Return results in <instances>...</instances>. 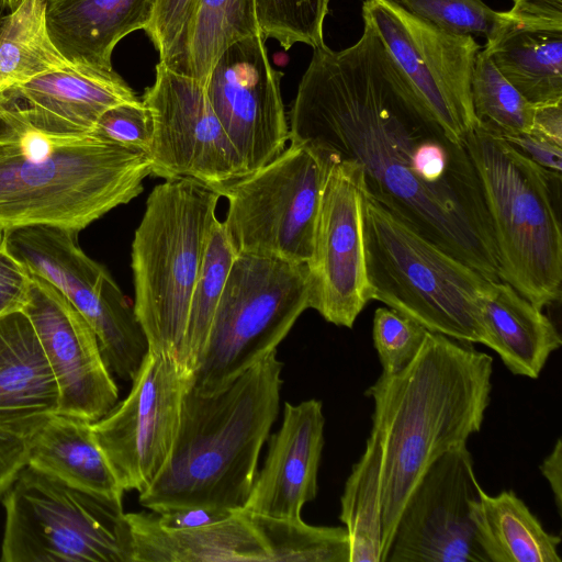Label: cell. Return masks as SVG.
I'll use <instances>...</instances> for the list:
<instances>
[{"instance_id": "e575fe53", "label": "cell", "mask_w": 562, "mask_h": 562, "mask_svg": "<svg viewBox=\"0 0 562 562\" xmlns=\"http://www.w3.org/2000/svg\"><path fill=\"white\" fill-rule=\"evenodd\" d=\"M428 330L391 307H378L372 338L382 373L394 374L407 367L419 352Z\"/></svg>"}, {"instance_id": "8fae6325", "label": "cell", "mask_w": 562, "mask_h": 562, "mask_svg": "<svg viewBox=\"0 0 562 562\" xmlns=\"http://www.w3.org/2000/svg\"><path fill=\"white\" fill-rule=\"evenodd\" d=\"M75 231L46 225L4 231V246L29 271L58 289L94 331L111 372L132 381L148 352L134 307L104 266L91 259Z\"/></svg>"}, {"instance_id": "d590c367", "label": "cell", "mask_w": 562, "mask_h": 562, "mask_svg": "<svg viewBox=\"0 0 562 562\" xmlns=\"http://www.w3.org/2000/svg\"><path fill=\"white\" fill-rule=\"evenodd\" d=\"M91 134L148 155L151 140L149 110L139 99L114 105L99 117Z\"/></svg>"}, {"instance_id": "7bdbcfd3", "label": "cell", "mask_w": 562, "mask_h": 562, "mask_svg": "<svg viewBox=\"0 0 562 562\" xmlns=\"http://www.w3.org/2000/svg\"><path fill=\"white\" fill-rule=\"evenodd\" d=\"M530 132L562 146V101L533 105Z\"/></svg>"}, {"instance_id": "3957f363", "label": "cell", "mask_w": 562, "mask_h": 562, "mask_svg": "<svg viewBox=\"0 0 562 562\" xmlns=\"http://www.w3.org/2000/svg\"><path fill=\"white\" fill-rule=\"evenodd\" d=\"M151 175L149 156L92 134L34 126L0 95V227L46 225L79 233L131 202Z\"/></svg>"}, {"instance_id": "d6986e66", "label": "cell", "mask_w": 562, "mask_h": 562, "mask_svg": "<svg viewBox=\"0 0 562 562\" xmlns=\"http://www.w3.org/2000/svg\"><path fill=\"white\" fill-rule=\"evenodd\" d=\"M29 297L23 312L29 317L54 373L59 406L57 413L94 423L119 401L94 331L80 312L52 283L31 271Z\"/></svg>"}, {"instance_id": "603a6c76", "label": "cell", "mask_w": 562, "mask_h": 562, "mask_svg": "<svg viewBox=\"0 0 562 562\" xmlns=\"http://www.w3.org/2000/svg\"><path fill=\"white\" fill-rule=\"evenodd\" d=\"M155 0H46L50 36L74 64L113 69L115 46L146 30Z\"/></svg>"}, {"instance_id": "4fadbf2b", "label": "cell", "mask_w": 562, "mask_h": 562, "mask_svg": "<svg viewBox=\"0 0 562 562\" xmlns=\"http://www.w3.org/2000/svg\"><path fill=\"white\" fill-rule=\"evenodd\" d=\"M142 101L151 119V175L193 179L216 192L246 175L205 83L159 60Z\"/></svg>"}, {"instance_id": "5bb4252c", "label": "cell", "mask_w": 562, "mask_h": 562, "mask_svg": "<svg viewBox=\"0 0 562 562\" xmlns=\"http://www.w3.org/2000/svg\"><path fill=\"white\" fill-rule=\"evenodd\" d=\"M362 18L378 31L447 136L463 144L477 125L471 97L480 52L474 37L442 30L395 0H366Z\"/></svg>"}, {"instance_id": "ba28073f", "label": "cell", "mask_w": 562, "mask_h": 562, "mask_svg": "<svg viewBox=\"0 0 562 562\" xmlns=\"http://www.w3.org/2000/svg\"><path fill=\"white\" fill-rule=\"evenodd\" d=\"M3 506L2 562H134L120 503L26 465Z\"/></svg>"}, {"instance_id": "44dd1931", "label": "cell", "mask_w": 562, "mask_h": 562, "mask_svg": "<svg viewBox=\"0 0 562 562\" xmlns=\"http://www.w3.org/2000/svg\"><path fill=\"white\" fill-rule=\"evenodd\" d=\"M7 94L37 128L56 134H91L110 108L138 100L113 69L83 64L40 76Z\"/></svg>"}, {"instance_id": "ac0fdd59", "label": "cell", "mask_w": 562, "mask_h": 562, "mask_svg": "<svg viewBox=\"0 0 562 562\" xmlns=\"http://www.w3.org/2000/svg\"><path fill=\"white\" fill-rule=\"evenodd\" d=\"M265 42L258 34L233 43L205 82L210 103L246 175L274 159L289 140L280 90L283 74L270 64Z\"/></svg>"}, {"instance_id": "30bf717a", "label": "cell", "mask_w": 562, "mask_h": 562, "mask_svg": "<svg viewBox=\"0 0 562 562\" xmlns=\"http://www.w3.org/2000/svg\"><path fill=\"white\" fill-rule=\"evenodd\" d=\"M326 162L290 142L270 162L223 187L225 231L237 254L307 263Z\"/></svg>"}, {"instance_id": "9c48e42d", "label": "cell", "mask_w": 562, "mask_h": 562, "mask_svg": "<svg viewBox=\"0 0 562 562\" xmlns=\"http://www.w3.org/2000/svg\"><path fill=\"white\" fill-rule=\"evenodd\" d=\"M310 294L307 263L237 254L191 387L202 394L221 390L277 350L310 308Z\"/></svg>"}, {"instance_id": "9a60e30c", "label": "cell", "mask_w": 562, "mask_h": 562, "mask_svg": "<svg viewBox=\"0 0 562 562\" xmlns=\"http://www.w3.org/2000/svg\"><path fill=\"white\" fill-rule=\"evenodd\" d=\"M192 374L168 356L149 351L128 395L92 423L94 438L125 491H145L166 464Z\"/></svg>"}, {"instance_id": "e0dca14e", "label": "cell", "mask_w": 562, "mask_h": 562, "mask_svg": "<svg viewBox=\"0 0 562 562\" xmlns=\"http://www.w3.org/2000/svg\"><path fill=\"white\" fill-rule=\"evenodd\" d=\"M481 490L467 443L442 453L408 495L384 562H487L472 519Z\"/></svg>"}, {"instance_id": "484cf974", "label": "cell", "mask_w": 562, "mask_h": 562, "mask_svg": "<svg viewBox=\"0 0 562 562\" xmlns=\"http://www.w3.org/2000/svg\"><path fill=\"white\" fill-rule=\"evenodd\" d=\"M484 49L532 105L562 101V27L526 25L508 18Z\"/></svg>"}, {"instance_id": "7402d4cb", "label": "cell", "mask_w": 562, "mask_h": 562, "mask_svg": "<svg viewBox=\"0 0 562 562\" xmlns=\"http://www.w3.org/2000/svg\"><path fill=\"white\" fill-rule=\"evenodd\" d=\"M59 393L23 311L0 317V427L30 438L58 412Z\"/></svg>"}, {"instance_id": "277c9868", "label": "cell", "mask_w": 562, "mask_h": 562, "mask_svg": "<svg viewBox=\"0 0 562 562\" xmlns=\"http://www.w3.org/2000/svg\"><path fill=\"white\" fill-rule=\"evenodd\" d=\"M283 362L277 350L213 393L189 386L169 458L139 493L150 510L244 507L280 405Z\"/></svg>"}, {"instance_id": "4316f807", "label": "cell", "mask_w": 562, "mask_h": 562, "mask_svg": "<svg viewBox=\"0 0 562 562\" xmlns=\"http://www.w3.org/2000/svg\"><path fill=\"white\" fill-rule=\"evenodd\" d=\"M472 519L487 562H561L559 536L549 533L514 491L480 492Z\"/></svg>"}, {"instance_id": "74e56055", "label": "cell", "mask_w": 562, "mask_h": 562, "mask_svg": "<svg viewBox=\"0 0 562 562\" xmlns=\"http://www.w3.org/2000/svg\"><path fill=\"white\" fill-rule=\"evenodd\" d=\"M235 510L210 506H182L143 512L154 526L168 531H182L207 526L228 518Z\"/></svg>"}, {"instance_id": "83f0119b", "label": "cell", "mask_w": 562, "mask_h": 562, "mask_svg": "<svg viewBox=\"0 0 562 562\" xmlns=\"http://www.w3.org/2000/svg\"><path fill=\"white\" fill-rule=\"evenodd\" d=\"M53 41L46 0H23L0 25V95L40 76L74 66Z\"/></svg>"}, {"instance_id": "5b68a950", "label": "cell", "mask_w": 562, "mask_h": 562, "mask_svg": "<svg viewBox=\"0 0 562 562\" xmlns=\"http://www.w3.org/2000/svg\"><path fill=\"white\" fill-rule=\"evenodd\" d=\"M463 144L482 186L501 281L540 310L560 301L562 232L554 187L561 175L480 125Z\"/></svg>"}, {"instance_id": "ffe728a7", "label": "cell", "mask_w": 562, "mask_h": 562, "mask_svg": "<svg viewBox=\"0 0 562 562\" xmlns=\"http://www.w3.org/2000/svg\"><path fill=\"white\" fill-rule=\"evenodd\" d=\"M324 427L321 401L285 402L281 426L269 435L265 463L244 509L277 519H302L303 506L314 501L318 491Z\"/></svg>"}, {"instance_id": "6da1fadb", "label": "cell", "mask_w": 562, "mask_h": 562, "mask_svg": "<svg viewBox=\"0 0 562 562\" xmlns=\"http://www.w3.org/2000/svg\"><path fill=\"white\" fill-rule=\"evenodd\" d=\"M289 113V139L323 160H353L366 190L420 235L491 281H501L482 186L464 144L453 143L363 20L361 37L313 48Z\"/></svg>"}, {"instance_id": "4dcf8cb0", "label": "cell", "mask_w": 562, "mask_h": 562, "mask_svg": "<svg viewBox=\"0 0 562 562\" xmlns=\"http://www.w3.org/2000/svg\"><path fill=\"white\" fill-rule=\"evenodd\" d=\"M236 256L237 251L223 223L216 220L207 238L188 312L181 366L191 374L202 361L215 312Z\"/></svg>"}, {"instance_id": "ee69618b", "label": "cell", "mask_w": 562, "mask_h": 562, "mask_svg": "<svg viewBox=\"0 0 562 562\" xmlns=\"http://www.w3.org/2000/svg\"><path fill=\"white\" fill-rule=\"evenodd\" d=\"M541 474L547 479L557 506L562 509V441L559 438L551 452L543 459L539 467Z\"/></svg>"}, {"instance_id": "f1b7e54d", "label": "cell", "mask_w": 562, "mask_h": 562, "mask_svg": "<svg viewBox=\"0 0 562 562\" xmlns=\"http://www.w3.org/2000/svg\"><path fill=\"white\" fill-rule=\"evenodd\" d=\"M258 34L255 0H196L181 52L168 66L205 83L228 46Z\"/></svg>"}, {"instance_id": "836d02e7", "label": "cell", "mask_w": 562, "mask_h": 562, "mask_svg": "<svg viewBox=\"0 0 562 562\" xmlns=\"http://www.w3.org/2000/svg\"><path fill=\"white\" fill-rule=\"evenodd\" d=\"M412 14L448 32L491 37L508 20L483 0H395Z\"/></svg>"}, {"instance_id": "f6af8a7d", "label": "cell", "mask_w": 562, "mask_h": 562, "mask_svg": "<svg viewBox=\"0 0 562 562\" xmlns=\"http://www.w3.org/2000/svg\"><path fill=\"white\" fill-rule=\"evenodd\" d=\"M23 0H0L1 7L4 9H9L10 11L14 10Z\"/></svg>"}, {"instance_id": "cb8c5ba5", "label": "cell", "mask_w": 562, "mask_h": 562, "mask_svg": "<svg viewBox=\"0 0 562 562\" xmlns=\"http://www.w3.org/2000/svg\"><path fill=\"white\" fill-rule=\"evenodd\" d=\"M484 344L516 375L537 379L562 345L551 322L509 283L493 281L481 303Z\"/></svg>"}, {"instance_id": "8992f818", "label": "cell", "mask_w": 562, "mask_h": 562, "mask_svg": "<svg viewBox=\"0 0 562 562\" xmlns=\"http://www.w3.org/2000/svg\"><path fill=\"white\" fill-rule=\"evenodd\" d=\"M362 236L371 300L428 331L484 344L481 303L493 281L420 235L366 187Z\"/></svg>"}, {"instance_id": "7c38bea8", "label": "cell", "mask_w": 562, "mask_h": 562, "mask_svg": "<svg viewBox=\"0 0 562 562\" xmlns=\"http://www.w3.org/2000/svg\"><path fill=\"white\" fill-rule=\"evenodd\" d=\"M134 562H328L336 550L330 527L237 509L221 521L162 530L139 513L125 514Z\"/></svg>"}, {"instance_id": "1f68e13d", "label": "cell", "mask_w": 562, "mask_h": 562, "mask_svg": "<svg viewBox=\"0 0 562 562\" xmlns=\"http://www.w3.org/2000/svg\"><path fill=\"white\" fill-rule=\"evenodd\" d=\"M471 97L477 125L498 135L530 132L533 105L498 71L485 49L475 57Z\"/></svg>"}, {"instance_id": "2e32d148", "label": "cell", "mask_w": 562, "mask_h": 562, "mask_svg": "<svg viewBox=\"0 0 562 562\" xmlns=\"http://www.w3.org/2000/svg\"><path fill=\"white\" fill-rule=\"evenodd\" d=\"M326 172L315 222L310 308L336 326L352 328L371 301L363 236L362 168L353 160H324Z\"/></svg>"}, {"instance_id": "b9f144b4", "label": "cell", "mask_w": 562, "mask_h": 562, "mask_svg": "<svg viewBox=\"0 0 562 562\" xmlns=\"http://www.w3.org/2000/svg\"><path fill=\"white\" fill-rule=\"evenodd\" d=\"M506 14L526 25L562 27V0H513Z\"/></svg>"}, {"instance_id": "d4e9b609", "label": "cell", "mask_w": 562, "mask_h": 562, "mask_svg": "<svg viewBox=\"0 0 562 562\" xmlns=\"http://www.w3.org/2000/svg\"><path fill=\"white\" fill-rule=\"evenodd\" d=\"M27 465L122 504L124 490L99 447L92 423L55 413L29 438Z\"/></svg>"}, {"instance_id": "bcb514c9", "label": "cell", "mask_w": 562, "mask_h": 562, "mask_svg": "<svg viewBox=\"0 0 562 562\" xmlns=\"http://www.w3.org/2000/svg\"><path fill=\"white\" fill-rule=\"evenodd\" d=\"M4 243V229L0 227V246Z\"/></svg>"}, {"instance_id": "f35d334b", "label": "cell", "mask_w": 562, "mask_h": 562, "mask_svg": "<svg viewBox=\"0 0 562 562\" xmlns=\"http://www.w3.org/2000/svg\"><path fill=\"white\" fill-rule=\"evenodd\" d=\"M29 270L3 245L0 246V317L22 311L29 297Z\"/></svg>"}, {"instance_id": "7a4b0ae2", "label": "cell", "mask_w": 562, "mask_h": 562, "mask_svg": "<svg viewBox=\"0 0 562 562\" xmlns=\"http://www.w3.org/2000/svg\"><path fill=\"white\" fill-rule=\"evenodd\" d=\"M493 358L472 344L428 331L413 361L367 389L382 450L384 562L404 504L427 468L480 431L492 391Z\"/></svg>"}, {"instance_id": "ab89813d", "label": "cell", "mask_w": 562, "mask_h": 562, "mask_svg": "<svg viewBox=\"0 0 562 562\" xmlns=\"http://www.w3.org/2000/svg\"><path fill=\"white\" fill-rule=\"evenodd\" d=\"M499 136L540 167L561 175L562 146L533 132L505 134Z\"/></svg>"}, {"instance_id": "52a82bcc", "label": "cell", "mask_w": 562, "mask_h": 562, "mask_svg": "<svg viewBox=\"0 0 562 562\" xmlns=\"http://www.w3.org/2000/svg\"><path fill=\"white\" fill-rule=\"evenodd\" d=\"M220 198L193 179L165 180L149 193L134 233L135 315L148 350L180 366L190 300Z\"/></svg>"}, {"instance_id": "f546056e", "label": "cell", "mask_w": 562, "mask_h": 562, "mask_svg": "<svg viewBox=\"0 0 562 562\" xmlns=\"http://www.w3.org/2000/svg\"><path fill=\"white\" fill-rule=\"evenodd\" d=\"M382 450L371 431L345 483L339 519L349 538L350 562H380L382 547Z\"/></svg>"}, {"instance_id": "d6a6232c", "label": "cell", "mask_w": 562, "mask_h": 562, "mask_svg": "<svg viewBox=\"0 0 562 562\" xmlns=\"http://www.w3.org/2000/svg\"><path fill=\"white\" fill-rule=\"evenodd\" d=\"M329 0H255L260 35L277 41L288 50L302 43L324 46V21Z\"/></svg>"}, {"instance_id": "60d3db41", "label": "cell", "mask_w": 562, "mask_h": 562, "mask_svg": "<svg viewBox=\"0 0 562 562\" xmlns=\"http://www.w3.org/2000/svg\"><path fill=\"white\" fill-rule=\"evenodd\" d=\"M29 438L0 427V497L27 465Z\"/></svg>"}, {"instance_id": "8d00e7d4", "label": "cell", "mask_w": 562, "mask_h": 562, "mask_svg": "<svg viewBox=\"0 0 562 562\" xmlns=\"http://www.w3.org/2000/svg\"><path fill=\"white\" fill-rule=\"evenodd\" d=\"M195 2L196 0H155L145 32L157 49L160 61L171 65L179 56Z\"/></svg>"}]
</instances>
